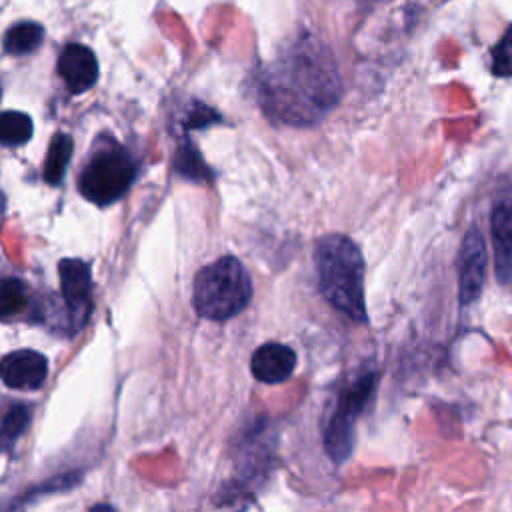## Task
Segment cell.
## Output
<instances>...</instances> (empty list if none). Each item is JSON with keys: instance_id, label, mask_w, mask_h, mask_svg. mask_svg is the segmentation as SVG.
<instances>
[{"instance_id": "cell-13", "label": "cell", "mask_w": 512, "mask_h": 512, "mask_svg": "<svg viewBox=\"0 0 512 512\" xmlns=\"http://www.w3.org/2000/svg\"><path fill=\"white\" fill-rule=\"evenodd\" d=\"M72 158V136L58 132L52 136L46 162H44V180L52 186L60 184L64 178V172L68 168V162Z\"/></svg>"}, {"instance_id": "cell-15", "label": "cell", "mask_w": 512, "mask_h": 512, "mask_svg": "<svg viewBox=\"0 0 512 512\" xmlns=\"http://www.w3.org/2000/svg\"><path fill=\"white\" fill-rule=\"evenodd\" d=\"M174 166L182 178H188L194 182H206L210 178V168L202 160V154L188 140H184L178 146Z\"/></svg>"}, {"instance_id": "cell-12", "label": "cell", "mask_w": 512, "mask_h": 512, "mask_svg": "<svg viewBox=\"0 0 512 512\" xmlns=\"http://www.w3.org/2000/svg\"><path fill=\"white\" fill-rule=\"evenodd\" d=\"M44 40V28L38 22L22 20L12 24L4 32V52L12 56H24L34 52Z\"/></svg>"}, {"instance_id": "cell-6", "label": "cell", "mask_w": 512, "mask_h": 512, "mask_svg": "<svg viewBox=\"0 0 512 512\" xmlns=\"http://www.w3.org/2000/svg\"><path fill=\"white\" fill-rule=\"evenodd\" d=\"M488 248L482 230L468 226L458 250V300L460 306L474 304L486 284Z\"/></svg>"}, {"instance_id": "cell-14", "label": "cell", "mask_w": 512, "mask_h": 512, "mask_svg": "<svg viewBox=\"0 0 512 512\" xmlns=\"http://www.w3.org/2000/svg\"><path fill=\"white\" fill-rule=\"evenodd\" d=\"M32 118L20 110H6L0 118V140L4 146H22L32 138Z\"/></svg>"}, {"instance_id": "cell-18", "label": "cell", "mask_w": 512, "mask_h": 512, "mask_svg": "<svg viewBox=\"0 0 512 512\" xmlns=\"http://www.w3.org/2000/svg\"><path fill=\"white\" fill-rule=\"evenodd\" d=\"M492 74L494 76H512V26L500 36L496 46L492 48Z\"/></svg>"}, {"instance_id": "cell-5", "label": "cell", "mask_w": 512, "mask_h": 512, "mask_svg": "<svg viewBox=\"0 0 512 512\" xmlns=\"http://www.w3.org/2000/svg\"><path fill=\"white\" fill-rule=\"evenodd\" d=\"M376 386V374L364 372L338 398L324 430V448L332 462L342 464L354 450V426Z\"/></svg>"}, {"instance_id": "cell-2", "label": "cell", "mask_w": 512, "mask_h": 512, "mask_svg": "<svg viewBox=\"0 0 512 512\" xmlns=\"http://www.w3.org/2000/svg\"><path fill=\"white\" fill-rule=\"evenodd\" d=\"M318 286L326 302L354 322H366L364 258L354 240L326 234L314 246Z\"/></svg>"}, {"instance_id": "cell-9", "label": "cell", "mask_w": 512, "mask_h": 512, "mask_svg": "<svg viewBox=\"0 0 512 512\" xmlns=\"http://www.w3.org/2000/svg\"><path fill=\"white\" fill-rule=\"evenodd\" d=\"M0 376L12 390H36L48 376V360L30 348L8 352L0 362Z\"/></svg>"}, {"instance_id": "cell-1", "label": "cell", "mask_w": 512, "mask_h": 512, "mask_svg": "<svg viewBox=\"0 0 512 512\" xmlns=\"http://www.w3.org/2000/svg\"><path fill=\"white\" fill-rule=\"evenodd\" d=\"M342 78L330 48L312 34L292 40L260 82L264 110L286 124H316L340 100Z\"/></svg>"}, {"instance_id": "cell-7", "label": "cell", "mask_w": 512, "mask_h": 512, "mask_svg": "<svg viewBox=\"0 0 512 512\" xmlns=\"http://www.w3.org/2000/svg\"><path fill=\"white\" fill-rule=\"evenodd\" d=\"M62 300L70 312L74 330L82 328L92 310V272L88 262L80 258H64L58 262Z\"/></svg>"}, {"instance_id": "cell-17", "label": "cell", "mask_w": 512, "mask_h": 512, "mask_svg": "<svg viewBox=\"0 0 512 512\" xmlns=\"http://www.w3.org/2000/svg\"><path fill=\"white\" fill-rule=\"evenodd\" d=\"M30 424V410L24 404H14L2 418V446L8 450Z\"/></svg>"}, {"instance_id": "cell-11", "label": "cell", "mask_w": 512, "mask_h": 512, "mask_svg": "<svg viewBox=\"0 0 512 512\" xmlns=\"http://www.w3.org/2000/svg\"><path fill=\"white\" fill-rule=\"evenodd\" d=\"M250 368L256 380L264 384H280L288 380L296 368V354L280 342H266L252 354Z\"/></svg>"}, {"instance_id": "cell-16", "label": "cell", "mask_w": 512, "mask_h": 512, "mask_svg": "<svg viewBox=\"0 0 512 512\" xmlns=\"http://www.w3.org/2000/svg\"><path fill=\"white\" fill-rule=\"evenodd\" d=\"M26 306H28L26 284L14 276L4 278L2 286H0V316H2V320H8V318L24 312Z\"/></svg>"}, {"instance_id": "cell-19", "label": "cell", "mask_w": 512, "mask_h": 512, "mask_svg": "<svg viewBox=\"0 0 512 512\" xmlns=\"http://www.w3.org/2000/svg\"><path fill=\"white\" fill-rule=\"evenodd\" d=\"M218 120H220V116L212 108H208L200 102H194V110L188 112V118H186V128H202V126H208L210 122H218Z\"/></svg>"}, {"instance_id": "cell-3", "label": "cell", "mask_w": 512, "mask_h": 512, "mask_svg": "<svg viewBox=\"0 0 512 512\" xmlns=\"http://www.w3.org/2000/svg\"><path fill=\"white\" fill-rule=\"evenodd\" d=\"M252 298V280L244 264L234 256L200 268L194 278L192 304L198 316L208 320H228L240 314Z\"/></svg>"}, {"instance_id": "cell-8", "label": "cell", "mask_w": 512, "mask_h": 512, "mask_svg": "<svg viewBox=\"0 0 512 512\" xmlns=\"http://www.w3.org/2000/svg\"><path fill=\"white\" fill-rule=\"evenodd\" d=\"M490 240L496 280L498 284L508 286L512 284V184L506 186L492 204Z\"/></svg>"}, {"instance_id": "cell-10", "label": "cell", "mask_w": 512, "mask_h": 512, "mask_svg": "<svg viewBox=\"0 0 512 512\" xmlns=\"http://www.w3.org/2000/svg\"><path fill=\"white\" fill-rule=\"evenodd\" d=\"M58 74L68 92L82 94L90 90L98 80L96 54L84 44H66L58 56Z\"/></svg>"}, {"instance_id": "cell-4", "label": "cell", "mask_w": 512, "mask_h": 512, "mask_svg": "<svg viewBox=\"0 0 512 512\" xmlns=\"http://www.w3.org/2000/svg\"><path fill=\"white\" fill-rule=\"evenodd\" d=\"M136 170L132 154L116 140H108L106 144H98L84 164L78 178V192L96 206H108L128 192Z\"/></svg>"}]
</instances>
